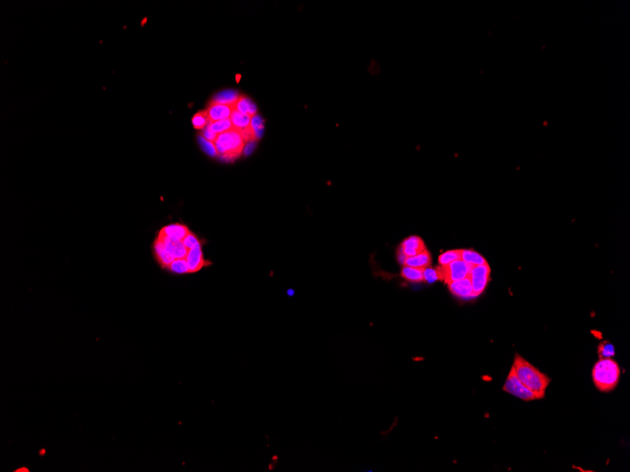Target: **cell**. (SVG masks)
<instances>
[{"mask_svg":"<svg viewBox=\"0 0 630 472\" xmlns=\"http://www.w3.org/2000/svg\"><path fill=\"white\" fill-rule=\"evenodd\" d=\"M438 279H439V275L436 270H433L430 268H426L424 270V280H426L429 283H433Z\"/></svg>","mask_w":630,"mask_h":472,"instance_id":"obj_28","label":"cell"},{"mask_svg":"<svg viewBox=\"0 0 630 472\" xmlns=\"http://www.w3.org/2000/svg\"><path fill=\"white\" fill-rule=\"evenodd\" d=\"M614 347L611 343H609L608 341L603 342L599 346V350L598 353L600 356V358H611L614 356Z\"/></svg>","mask_w":630,"mask_h":472,"instance_id":"obj_25","label":"cell"},{"mask_svg":"<svg viewBox=\"0 0 630 472\" xmlns=\"http://www.w3.org/2000/svg\"><path fill=\"white\" fill-rule=\"evenodd\" d=\"M400 249L408 258L414 257L416 255H419L424 251L427 250L424 242L419 237L416 236L409 237L407 240H405L402 244Z\"/></svg>","mask_w":630,"mask_h":472,"instance_id":"obj_11","label":"cell"},{"mask_svg":"<svg viewBox=\"0 0 630 472\" xmlns=\"http://www.w3.org/2000/svg\"><path fill=\"white\" fill-rule=\"evenodd\" d=\"M190 232H191L190 229L188 228L186 225L181 224V223H174V224H169L161 229L158 234V237L167 238L174 241L182 242Z\"/></svg>","mask_w":630,"mask_h":472,"instance_id":"obj_8","label":"cell"},{"mask_svg":"<svg viewBox=\"0 0 630 472\" xmlns=\"http://www.w3.org/2000/svg\"><path fill=\"white\" fill-rule=\"evenodd\" d=\"M167 270H169L170 272H172V273H175V274H187V273H190L189 267H188L185 258L175 259L173 261L172 264L167 268Z\"/></svg>","mask_w":630,"mask_h":472,"instance_id":"obj_22","label":"cell"},{"mask_svg":"<svg viewBox=\"0 0 630 472\" xmlns=\"http://www.w3.org/2000/svg\"><path fill=\"white\" fill-rule=\"evenodd\" d=\"M234 109H235V106H228V105H222V104H217L215 102H211L207 109L209 121L212 123L229 119L230 115L233 112Z\"/></svg>","mask_w":630,"mask_h":472,"instance_id":"obj_9","label":"cell"},{"mask_svg":"<svg viewBox=\"0 0 630 472\" xmlns=\"http://www.w3.org/2000/svg\"><path fill=\"white\" fill-rule=\"evenodd\" d=\"M240 95L241 94L236 91L227 90L215 95L214 100L212 102H215L217 104H222V105H228V106H235Z\"/></svg>","mask_w":630,"mask_h":472,"instance_id":"obj_17","label":"cell"},{"mask_svg":"<svg viewBox=\"0 0 630 472\" xmlns=\"http://www.w3.org/2000/svg\"><path fill=\"white\" fill-rule=\"evenodd\" d=\"M198 142H199V144H200L201 148L205 151L208 155H209L211 157H215L217 155V151H216L215 143L208 142V141H207L206 139H204L202 136H199V138H198Z\"/></svg>","mask_w":630,"mask_h":472,"instance_id":"obj_26","label":"cell"},{"mask_svg":"<svg viewBox=\"0 0 630 472\" xmlns=\"http://www.w3.org/2000/svg\"><path fill=\"white\" fill-rule=\"evenodd\" d=\"M430 262H431V258H430V253L425 250L419 255L407 258L405 265L409 267L419 268V269H426L430 266Z\"/></svg>","mask_w":630,"mask_h":472,"instance_id":"obj_16","label":"cell"},{"mask_svg":"<svg viewBox=\"0 0 630 472\" xmlns=\"http://www.w3.org/2000/svg\"><path fill=\"white\" fill-rule=\"evenodd\" d=\"M153 251H154V255L157 259L158 263L161 265V267L164 269H167L175 260L172 255L166 249L164 242L159 238L156 239L154 243Z\"/></svg>","mask_w":630,"mask_h":472,"instance_id":"obj_10","label":"cell"},{"mask_svg":"<svg viewBox=\"0 0 630 472\" xmlns=\"http://www.w3.org/2000/svg\"><path fill=\"white\" fill-rule=\"evenodd\" d=\"M164 244H165L166 249L173 256V258L175 259H181V258H186L187 254H188V249L185 247V245L183 244L182 242L179 241H174L170 240L167 238H160Z\"/></svg>","mask_w":630,"mask_h":472,"instance_id":"obj_13","label":"cell"},{"mask_svg":"<svg viewBox=\"0 0 630 472\" xmlns=\"http://www.w3.org/2000/svg\"><path fill=\"white\" fill-rule=\"evenodd\" d=\"M620 368L611 358H600L593 370V379L595 386L603 392H609L615 388L620 379Z\"/></svg>","mask_w":630,"mask_h":472,"instance_id":"obj_2","label":"cell"},{"mask_svg":"<svg viewBox=\"0 0 630 472\" xmlns=\"http://www.w3.org/2000/svg\"><path fill=\"white\" fill-rule=\"evenodd\" d=\"M397 258H398V261H399L400 263H402V264L405 265V263H406V260H407V258H408V257H407V256H406V255H405V254L403 253V251H402L401 249L399 248V250H398V253H397Z\"/></svg>","mask_w":630,"mask_h":472,"instance_id":"obj_30","label":"cell"},{"mask_svg":"<svg viewBox=\"0 0 630 472\" xmlns=\"http://www.w3.org/2000/svg\"><path fill=\"white\" fill-rule=\"evenodd\" d=\"M490 272H491V270L488 263L472 266L469 273V278L471 280L475 297L482 293L484 289L486 288L489 277H490Z\"/></svg>","mask_w":630,"mask_h":472,"instance_id":"obj_6","label":"cell"},{"mask_svg":"<svg viewBox=\"0 0 630 472\" xmlns=\"http://www.w3.org/2000/svg\"><path fill=\"white\" fill-rule=\"evenodd\" d=\"M251 129L255 137V140H258L264 132V120L259 115H255L251 120Z\"/></svg>","mask_w":630,"mask_h":472,"instance_id":"obj_24","label":"cell"},{"mask_svg":"<svg viewBox=\"0 0 630 472\" xmlns=\"http://www.w3.org/2000/svg\"><path fill=\"white\" fill-rule=\"evenodd\" d=\"M202 137H203L204 139H206V140L208 141V142L215 143V140H216V139H217V137H218V134H216L215 132H213V131H212V130L208 129V127H207L206 129H204L203 134H202Z\"/></svg>","mask_w":630,"mask_h":472,"instance_id":"obj_29","label":"cell"},{"mask_svg":"<svg viewBox=\"0 0 630 472\" xmlns=\"http://www.w3.org/2000/svg\"><path fill=\"white\" fill-rule=\"evenodd\" d=\"M424 270L425 269H419L405 265V267H403L402 269V276L411 282H421L424 281Z\"/></svg>","mask_w":630,"mask_h":472,"instance_id":"obj_18","label":"cell"},{"mask_svg":"<svg viewBox=\"0 0 630 472\" xmlns=\"http://www.w3.org/2000/svg\"><path fill=\"white\" fill-rule=\"evenodd\" d=\"M193 128L195 129H205L208 127V124L211 123L209 121V117H208V110H200L197 113L193 115V119H192Z\"/></svg>","mask_w":630,"mask_h":472,"instance_id":"obj_20","label":"cell"},{"mask_svg":"<svg viewBox=\"0 0 630 472\" xmlns=\"http://www.w3.org/2000/svg\"><path fill=\"white\" fill-rule=\"evenodd\" d=\"M208 128L213 132H215V133L219 135L221 133L227 132L230 129H233V126L231 124L230 119H226V120H221V121L209 123L208 125Z\"/></svg>","mask_w":630,"mask_h":472,"instance_id":"obj_21","label":"cell"},{"mask_svg":"<svg viewBox=\"0 0 630 472\" xmlns=\"http://www.w3.org/2000/svg\"><path fill=\"white\" fill-rule=\"evenodd\" d=\"M460 253L461 250H453L447 251L444 254H442L439 257V264L440 266H447L450 264L453 261L460 259Z\"/></svg>","mask_w":630,"mask_h":472,"instance_id":"obj_23","label":"cell"},{"mask_svg":"<svg viewBox=\"0 0 630 472\" xmlns=\"http://www.w3.org/2000/svg\"><path fill=\"white\" fill-rule=\"evenodd\" d=\"M472 265L466 263L462 259H457L447 266H440L436 269L439 279L450 284L452 282L464 279L469 276Z\"/></svg>","mask_w":630,"mask_h":472,"instance_id":"obj_4","label":"cell"},{"mask_svg":"<svg viewBox=\"0 0 630 472\" xmlns=\"http://www.w3.org/2000/svg\"><path fill=\"white\" fill-rule=\"evenodd\" d=\"M230 121L233 126V129H237L238 131H242L245 129H249L251 127V120L252 117L249 115H244L240 113L235 107V109L233 110V112L230 115Z\"/></svg>","mask_w":630,"mask_h":472,"instance_id":"obj_14","label":"cell"},{"mask_svg":"<svg viewBox=\"0 0 630 472\" xmlns=\"http://www.w3.org/2000/svg\"><path fill=\"white\" fill-rule=\"evenodd\" d=\"M449 289H450L452 294H454L455 296L460 297V298L475 297L474 291H472L471 280L469 278V276L466 277L464 279L452 282V283L449 284Z\"/></svg>","mask_w":630,"mask_h":472,"instance_id":"obj_12","label":"cell"},{"mask_svg":"<svg viewBox=\"0 0 630 472\" xmlns=\"http://www.w3.org/2000/svg\"><path fill=\"white\" fill-rule=\"evenodd\" d=\"M235 107L237 110L242 114L249 115L251 117H254L255 115H257V107L255 106V104H253V102L249 98H247L243 94L240 95Z\"/></svg>","mask_w":630,"mask_h":472,"instance_id":"obj_15","label":"cell"},{"mask_svg":"<svg viewBox=\"0 0 630 472\" xmlns=\"http://www.w3.org/2000/svg\"><path fill=\"white\" fill-rule=\"evenodd\" d=\"M460 259L465 261L466 263L477 266V265L486 264L487 261L479 253L472 250H461Z\"/></svg>","mask_w":630,"mask_h":472,"instance_id":"obj_19","label":"cell"},{"mask_svg":"<svg viewBox=\"0 0 630 472\" xmlns=\"http://www.w3.org/2000/svg\"><path fill=\"white\" fill-rule=\"evenodd\" d=\"M182 243L185 245V247H186L188 250H192V249H194V248H196V247H198V246L201 245L200 241L198 240V238L195 236L192 232H190L184 238Z\"/></svg>","mask_w":630,"mask_h":472,"instance_id":"obj_27","label":"cell"},{"mask_svg":"<svg viewBox=\"0 0 630 472\" xmlns=\"http://www.w3.org/2000/svg\"><path fill=\"white\" fill-rule=\"evenodd\" d=\"M503 389L506 392L511 394L523 401H530L543 399L540 395L531 391L527 386H523V384L516 377L512 370H510Z\"/></svg>","mask_w":630,"mask_h":472,"instance_id":"obj_5","label":"cell"},{"mask_svg":"<svg viewBox=\"0 0 630 472\" xmlns=\"http://www.w3.org/2000/svg\"><path fill=\"white\" fill-rule=\"evenodd\" d=\"M244 139L235 129L219 134L215 140L217 156L224 159H234L239 157L244 148Z\"/></svg>","mask_w":630,"mask_h":472,"instance_id":"obj_3","label":"cell"},{"mask_svg":"<svg viewBox=\"0 0 630 472\" xmlns=\"http://www.w3.org/2000/svg\"><path fill=\"white\" fill-rule=\"evenodd\" d=\"M511 370L523 386L540 395L542 398H544L545 390L551 381L547 375L540 372L534 366L531 365L530 362L518 355L515 356Z\"/></svg>","mask_w":630,"mask_h":472,"instance_id":"obj_1","label":"cell"},{"mask_svg":"<svg viewBox=\"0 0 630 472\" xmlns=\"http://www.w3.org/2000/svg\"><path fill=\"white\" fill-rule=\"evenodd\" d=\"M185 259H186L187 264H188V267H189L190 273L199 272L201 269H203L204 267L212 265L211 262H208L204 258L201 245L198 246V247H196V248H194V249L188 251V254H187Z\"/></svg>","mask_w":630,"mask_h":472,"instance_id":"obj_7","label":"cell"}]
</instances>
